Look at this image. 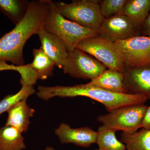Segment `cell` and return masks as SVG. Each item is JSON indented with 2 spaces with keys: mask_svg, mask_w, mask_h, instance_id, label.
Masks as SVG:
<instances>
[{
  "mask_svg": "<svg viewBox=\"0 0 150 150\" xmlns=\"http://www.w3.org/2000/svg\"><path fill=\"white\" fill-rule=\"evenodd\" d=\"M121 142L127 150H150V130L142 128L132 133L121 134Z\"/></svg>",
  "mask_w": 150,
  "mask_h": 150,
  "instance_id": "d6986e66",
  "label": "cell"
},
{
  "mask_svg": "<svg viewBox=\"0 0 150 150\" xmlns=\"http://www.w3.org/2000/svg\"><path fill=\"white\" fill-rule=\"evenodd\" d=\"M41 47L46 54L62 69L69 55V52L62 40L54 34L42 28L38 34Z\"/></svg>",
  "mask_w": 150,
  "mask_h": 150,
  "instance_id": "4fadbf2b",
  "label": "cell"
},
{
  "mask_svg": "<svg viewBox=\"0 0 150 150\" xmlns=\"http://www.w3.org/2000/svg\"><path fill=\"white\" fill-rule=\"evenodd\" d=\"M96 150H100V149H96Z\"/></svg>",
  "mask_w": 150,
  "mask_h": 150,
  "instance_id": "4316f807",
  "label": "cell"
},
{
  "mask_svg": "<svg viewBox=\"0 0 150 150\" xmlns=\"http://www.w3.org/2000/svg\"><path fill=\"white\" fill-rule=\"evenodd\" d=\"M33 53V59L32 63L23 65V68L28 78L34 85L38 80L46 79L53 76L56 65L41 47L34 48Z\"/></svg>",
  "mask_w": 150,
  "mask_h": 150,
  "instance_id": "8fae6325",
  "label": "cell"
},
{
  "mask_svg": "<svg viewBox=\"0 0 150 150\" xmlns=\"http://www.w3.org/2000/svg\"><path fill=\"white\" fill-rule=\"evenodd\" d=\"M28 3L26 0H0V12L16 25L26 14Z\"/></svg>",
  "mask_w": 150,
  "mask_h": 150,
  "instance_id": "ac0fdd59",
  "label": "cell"
},
{
  "mask_svg": "<svg viewBox=\"0 0 150 150\" xmlns=\"http://www.w3.org/2000/svg\"><path fill=\"white\" fill-rule=\"evenodd\" d=\"M150 13V0H127L121 14L127 16L141 30Z\"/></svg>",
  "mask_w": 150,
  "mask_h": 150,
  "instance_id": "2e32d148",
  "label": "cell"
},
{
  "mask_svg": "<svg viewBox=\"0 0 150 150\" xmlns=\"http://www.w3.org/2000/svg\"><path fill=\"white\" fill-rule=\"evenodd\" d=\"M123 74L127 93L143 95L150 100V65L126 68Z\"/></svg>",
  "mask_w": 150,
  "mask_h": 150,
  "instance_id": "7c38bea8",
  "label": "cell"
},
{
  "mask_svg": "<svg viewBox=\"0 0 150 150\" xmlns=\"http://www.w3.org/2000/svg\"><path fill=\"white\" fill-rule=\"evenodd\" d=\"M35 93L33 86L23 85L20 90L14 94L8 95L0 101V115L7 112L17 103L28 98Z\"/></svg>",
  "mask_w": 150,
  "mask_h": 150,
  "instance_id": "44dd1931",
  "label": "cell"
},
{
  "mask_svg": "<svg viewBox=\"0 0 150 150\" xmlns=\"http://www.w3.org/2000/svg\"><path fill=\"white\" fill-rule=\"evenodd\" d=\"M45 150H56L54 148L52 147L51 146H47L46 147V149H45Z\"/></svg>",
  "mask_w": 150,
  "mask_h": 150,
  "instance_id": "484cf974",
  "label": "cell"
},
{
  "mask_svg": "<svg viewBox=\"0 0 150 150\" xmlns=\"http://www.w3.org/2000/svg\"><path fill=\"white\" fill-rule=\"evenodd\" d=\"M37 90V96L45 100L56 96L70 98L84 96L89 98L103 105L108 112L129 105L145 104L148 100L143 95L112 92L92 86L88 83L72 86H39Z\"/></svg>",
  "mask_w": 150,
  "mask_h": 150,
  "instance_id": "7a4b0ae2",
  "label": "cell"
},
{
  "mask_svg": "<svg viewBox=\"0 0 150 150\" xmlns=\"http://www.w3.org/2000/svg\"><path fill=\"white\" fill-rule=\"evenodd\" d=\"M140 31L142 35L150 37V13L142 25Z\"/></svg>",
  "mask_w": 150,
  "mask_h": 150,
  "instance_id": "603a6c76",
  "label": "cell"
},
{
  "mask_svg": "<svg viewBox=\"0 0 150 150\" xmlns=\"http://www.w3.org/2000/svg\"><path fill=\"white\" fill-rule=\"evenodd\" d=\"M96 144L101 150H127L126 145L119 141L115 135L116 131L101 125L98 130Z\"/></svg>",
  "mask_w": 150,
  "mask_h": 150,
  "instance_id": "ffe728a7",
  "label": "cell"
},
{
  "mask_svg": "<svg viewBox=\"0 0 150 150\" xmlns=\"http://www.w3.org/2000/svg\"></svg>",
  "mask_w": 150,
  "mask_h": 150,
  "instance_id": "83f0119b",
  "label": "cell"
},
{
  "mask_svg": "<svg viewBox=\"0 0 150 150\" xmlns=\"http://www.w3.org/2000/svg\"><path fill=\"white\" fill-rule=\"evenodd\" d=\"M61 144H73L82 147H89L96 144L98 132L88 127L72 128L69 124L62 123L55 130Z\"/></svg>",
  "mask_w": 150,
  "mask_h": 150,
  "instance_id": "30bf717a",
  "label": "cell"
},
{
  "mask_svg": "<svg viewBox=\"0 0 150 150\" xmlns=\"http://www.w3.org/2000/svg\"><path fill=\"white\" fill-rule=\"evenodd\" d=\"M139 28L126 16L118 14L105 18L98 30V35L115 43L141 35Z\"/></svg>",
  "mask_w": 150,
  "mask_h": 150,
  "instance_id": "9c48e42d",
  "label": "cell"
},
{
  "mask_svg": "<svg viewBox=\"0 0 150 150\" xmlns=\"http://www.w3.org/2000/svg\"><path fill=\"white\" fill-rule=\"evenodd\" d=\"M148 105L145 104L129 105L99 115L97 120L103 125L115 131L132 133L142 128V122Z\"/></svg>",
  "mask_w": 150,
  "mask_h": 150,
  "instance_id": "5b68a950",
  "label": "cell"
},
{
  "mask_svg": "<svg viewBox=\"0 0 150 150\" xmlns=\"http://www.w3.org/2000/svg\"><path fill=\"white\" fill-rule=\"evenodd\" d=\"M106 67L92 56L78 48L69 53L62 69L64 74L85 80L96 79Z\"/></svg>",
  "mask_w": 150,
  "mask_h": 150,
  "instance_id": "52a82bcc",
  "label": "cell"
},
{
  "mask_svg": "<svg viewBox=\"0 0 150 150\" xmlns=\"http://www.w3.org/2000/svg\"><path fill=\"white\" fill-rule=\"evenodd\" d=\"M22 133L13 126L0 128V150H23L26 149Z\"/></svg>",
  "mask_w": 150,
  "mask_h": 150,
  "instance_id": "e0dca14e",
  "label": "cell"
},
{
  "mask_svg": "<svg viewBox=\"0 0 150 150\" xmlns=\"http://www.w3.org/2000/svg\"><path fill=\"white\" fill-rule=\"evenodd\" d=\"M49 8V0L29 1L24 18L12 30L0 38V61L11 62L16 66L24 65L25 44L43 28Z\"/></svg>",
  "mask_w": 150,
  "mask_h": 150,
  "instance_id": "6da1fadb",
  "label": "cell"
},
{
  "mask_svg": "<svg viewBox=\"0 0 150 150\" xmlns=\"http://www.w3.org/2000/svg\"><path fill=\"white\" fill-rule=\"evenodd\" d=\"M88 85L117 93H127L123 73L106 69L98 77L92 80Z\"/></svg>",
  "mask_w": 150,
  "mask_h": 150,
  "instance_id": "9a60e30c",
  "label": "cell"
},
{
  "mask_svg": "<svg viewBox=\"0 0 150 150\" xmlns=\"http://www.w3.org/2000/svg\"><path fill=\"white\" fill-rule=\"evenodd\" d=\"M17 66L13 65H9L6 62L0 61V71L6 70H13L16 71Z\"/></svg>",
  "mask_w": 150,
  "mask_h": 150,
  "instance_id": "d4e9b609",
  "label": "cell"
},
{
  "mask_svg": "<svg viewBox=\"0 0 150 150\" xmlns=\"http://www.w3.org/2000/svg\"><path fill=\"white\" fill-rule=\"evenodd\" d=\"M94 0L73 1L70 4L55 2L56 8L65 18L81 26L98 32L104 21L99 2Z\"/></svg>",
  "mask_w": 150,
  "mask_h": 150,
  "instance_id": "277c9868",
  "label": "cell"
},
{
  "mask_svg": "<svg viewBox=\"0 0 150 150\" xmlns=\"http://www.w3.org/2000/svg\"><path fill=\"white\" fill-rule=\"evenodd\" d=\"M76 48L92 56L108 69L123 73L126 70L114 43L98 35L83 40L78 44Z\"/></svg>",
  "mask_w": 150,
  "mask_h": 150,
  "instance_id": "8992f818",
  "label": "cell"
},
{
  "mask_svg": "<svg viewBox=\"0 0 150 150\" xmlns=\"http://www.w3.org/2000/svg\"><path fill=\"white\" fill-rule=\"evenodd\" d=\"M27 100L25 98L17 103L7 111L6 125L13 126L21 133L27 131L30 118L35 113V110L28 105Z\"/></svg>",
  "mask_w": 150,
  "mask_h": 150,
  "instance_id": "5bb4252c",
  "label": "cell"
},
{
  "mask_svg": "<svg viewBox=\"0 0 150 150\" xmlns=\"http://www.w3.org/2000/svg\"><path fill=\"white\" fill-rule=\"evenodd\" d=\"M47 32L59 38L70 53L81 41L98 35L96 30L86 28L65 18L56 8L54 2L49 0V8L43 25Z\"/></svg>",
  "mask_w": 150,
  "mask_h": 150,
  "instance_id": "3957f363",
  "label": "cell"
},
{
  "mask_svg": "<svg viewBox=\"0 0 150 150\" xmlns=\"http://www.w3.org/2000/svg\"><path fill=\"white\" fill-rule=\"evenodd\" d=\"M127 0H104L100 4V12L104 18L121 14Z\"/></svg>",
  "mask_w": 150,
  "mask_h": 150,
  "instance_id": "7402d4cb",
  "label": "cell"
},
{
  "mask_svg": "<svg viewBox=\"0 0 150 150\" xmlns=\"http://www.w3.org/2000/svg\"><path fill=\"white\" fill-rule=\"evenodd\" d=\"M114 43L126 69L150 65V37L138 35Z\"/></svg>",
  "mask_w": 150,
  "mask_h": 150,
  "instance_id": "ba28073f",
  "label": "cell"
},
{
  "mask_svg": "<svg viewBox=\"0 0 150 150\" xmlns=\"http://www.w3.org/2000/svg\"><path fill=\"white\" fill-rule=\"evenodd\" d=\"M142 128L150 130V105L148 106L147 109L145 113L142 122Z\"/></svg>",
  "mask_w": 150,
  "mask_h": 150,
  "instance_id": "cb8c5ba5",
  "label": "cell"
}]
</instances>
